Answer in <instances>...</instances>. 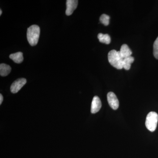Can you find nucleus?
I'll return each mask as SVG.
<instances>
[{
  "label": "nucleus",
  "mask_w": 158,
  "mask_h": 158,
  "mask_svg": "<svg viewBox=\"0 0 158 158\" xmlns=\"http://www.w3.org/2000/svg\"><path fill=\"white\" fill-rule=\"evenodd\" d=\"M102 107V102L98 96H95L93 98L91 102L90 112L94 114L98 113Z\"/></svg>",
  "instance_id": "7"
},
{
  "label": "nucleus",
  "mask_w": 158,
  "mask_h": 158,
  "mask_svg": "<svg viewBox=\"0 0 158 158\" xmlns=\"http://www.w3.org/2000/svg\"><path fill=\"white\" fill-rule=\"evenodd\" d=\"M135 60L134 57L130 56L123 59V67L125 70H129L131 67V65L133 63Z\"/></svg>",
  "instance_id": "11"
},
{
  "label": "nucleus",
  "mask_w": 158,
  "mask_h": 158,
  "mask_svg": "<svg viewBox=\"0 0 158 158\" xmlns=\"http://www.w3.org/2000/svg\"><path fill=\"white\" fill-rule=\"evenodd\" d=\"M2 9L0 10V15H2Z\"/></svg>",
  "instance_id": "16"
},
{
  "label": "nucleus",
  "mask_w": 158,
  "mask_h": 158,
  "mask_svg": "<svg viewBox=\"0 0 158 158\" xmlns=\"http://www.w3.org/2000/svg\"><path fill=\"white\" fill-rule=\"evenodd\" d=\"M119 52L121 56L123 59L131 56V55L132 54L131 50L130 49L128 46L126 44H123V45H122Z\"/></svg>",
  "instance_id": "8"
},
{
  "label": "nucleus",
  "mask_w": 158,
  "mask_h": 158,
  "mask_svg": "<svg viewBox=\"0 0 158 158\" xmlns=\"http://www.w3.org/2000/svg\"><path fill=\"white\" fill-rule=\"evenodd\" d=\"M110 17L106 14H102L100 17V21L105 26L109 25L110 23Z\"/></svg>",
  "instance_id": "13"
},
{
  "label": "nucleus",
  "mask_w": 158,
  "mask_h": 158,
  "mask_svg": "<svg viewBox=\"0 0 158 158\" xmlns=\"http://www.w3.org/2000/svg\"><path fill=\"white\" fill-rule=\"evenodd\" d=\"M107 100L110 106L113 110H116L119 106V102L116 94L113 92H110L107 94Z\"/></svg>",
  "instance_id": "5"
},
{
  "label": "nucleus",
  "mask_w": 158,
  "mask_h": 158,
  "mask_svg": "<svg viewBox=\"0 0 158 158\" xmlns=\"http://www.w3.org/2000/svg\"><path fill=\"white\" fill-rule=\"evenodd\" d=\"M9 58L16 63H20L23 60V54L21 52H18L14 54H11L9 56Z\"/></svg>",
  "instance_id": "10"
},
{
  "label": "nucleus",
  "mask_w": 158,
  "mask_h": 158,
  "mask_svg": "<svg viewBox=\"0 0 158 158\" xmlns=\"http://www.w3.org/2000/svg\"><path fill=\"white\" fill-rule=\"evenodd\" d=\"M108 60L112 66L118 69H121L123 67V59L121 56L119 51L113 50L108 54Z\"/></svg>",
  "instance_id": "1"
},
{
  "label": "nucleus",
  "mask_w": 158,
  "mask_h": 158,
  "mask_svg": "<svg viewBox=\"0 0 158 158\" xmlns=\"http://www.w3.org/2000/svg\"><path fill=\"white\" fill-rule=\"evenodd\" d=\"M98 38L100 42L106 44H110L111 42V38L110 35L108 34H103L100 33L98 35Z\"/></svg>",
  "instance_id": "12"
},
{
  "label": "nucleus",
  "mask_w": 158,
  "mask_h": 158,
  "mask_svg": "<svg viewBox=\"0 0 158 158\" xmlns=\"http://www.w3.org/2000/svg\"><path fill=\"white\" fill-rule=\"evenodd\" d=\"M78 1L77 0H67L66 1V9L65 14L69 16L73 13L74 11L77 9Z\"/></svg>",
  "instance_id": "6"
},
{
  "label": "nucleus",
  "mask_w": 158,
  "mask_h": 158,
  "mask_svg": "<svg viewBox=\"0 0 158 158\" xmlns=\"http://www.w3.org/2000/svg\"><path fill=\"white\" fill-rule=\"evenodd\" d=\"M40 34V28L38 26L34 25L29 27L27 31V38L30 45H37Z\"/></svg>",
  "instance_id": "2"
},
{
  "label": "nucleus",
  "mask_w": 158,
  "mask_h": 158,
  "mask_svg": "<svg viewBox=\"0 0 158 158\" xmlns=\"http://www.w3.org/2000/svg\"><path fill=\"white\" fill-rule=\"evenodd\" d=\"M158 115L155 112H151L147 115L145 121V126L151 132L155 131L157 125Z\"/></svg>",
  "instance_id": "3"
},
{
  "label": "nucleus",
  "mask_w": 158,
  "mask_h": 158,
  "mask_svg": "<svg viewBox=\"0 0 158 158\" xmlns=\"http://www.w3.org/2000/svg\"><path fill=\"white\" fill-rule=\"evenodd\" d=\"M27 83V80L25 78H19L15 81L10 87V90L12 93H17Z\"/></svg>",
  "instance_id": "4"
},
{
  "label": "nucleus",
  "mask_w": 158,
  "mask_h": 158,
  "mask_svg": "<svg viewBox=\"0 0 158 158\" xmlns=\"http://www.w3.org/2000/svg\"><path fill=\"white\" fill-rule=\"evenodd\" d=\"M153 55L156 59H158V37L154 43Z\"/></svg>",
  "instance_id": "14"
},
{
  "label": "nucleus",
  "mask_w": 158,
  "mask_h": 158,
  "mask_svg": "<svg viewBox=\"0 0 158 158\" xmlns=\"http://www.w3.org/2000/svg\"><path fill=\"white\" fill-rule=\"evenodd\" d=\"M3 100V97L2 94H0V105L2 104Z\"/></svg>",
  "instance_id": "15"
},
{
  "label": "nucleus",
  "mask_w": 158,
  "mask_h": 158,
  "mask_svg": "<svg viewBox=\"0 0 158 158\" xmlns=\"http://www.w3.org/2000/svg\"><path fill=\"white\" fill-rule=\"evenodd\" d=\"M11 69L10 65L2 63L0 65V75L2 77L7 76L11 72Z\"/></svg>",
  "instance_id": "9"
}]
</instances>
